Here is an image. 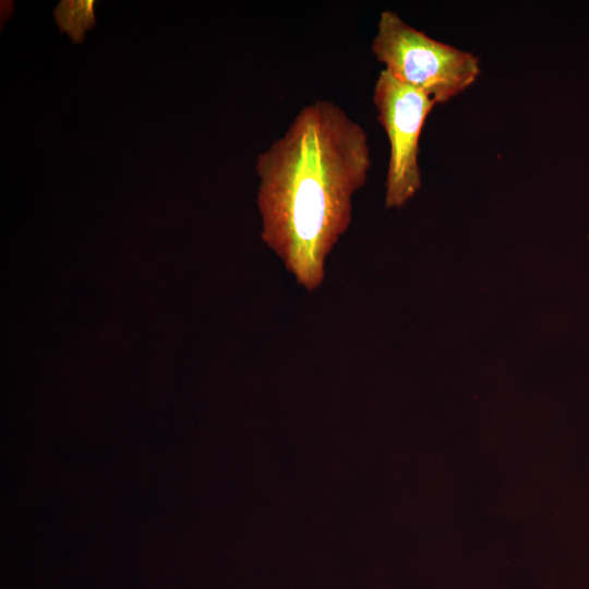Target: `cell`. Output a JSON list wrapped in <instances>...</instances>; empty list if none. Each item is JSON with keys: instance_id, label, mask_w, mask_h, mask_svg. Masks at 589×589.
<instances>
[{"instance_id": "obj_3", "label": "cell", "mask_w": 589, "mask_h": 589, "mask_svg": "<svg viewBox=\"0 0 589 589\" xmlns=\"http://www.w3.org/2000/svg\"><path fill=\"white\" fill-rule=\"evenodd\" d=\"M373 103L389 143L385 206L401 207L421 187L419 140L435 101L382 69L374 84Z\"/></svg>"}, {"instance_id": "obj_4", "label": "cell", "mask_w": 589, "mask_h": 589, "mask_svg": "<svg viewBox=\"0 0 589 589\" xmlns=\"http://www.w3.org/2000/svg\"><path fill=\"white\" fill-rule=\"evenodd\" d=\"M56 19L74 41H81L85 29L95 24L94 1H62L56 9Z\"/></svg>"}, {"instance_id": "obj_1", "label": "cell", "mask_w": 589, "mask_h": 589, "mask_svg": "<svg viewBox=\"0 0 589 589\" xmlns=\"http://www.w3.org/2000/svg\"><path fill=\"white\" fill-rule=\"evenodd\" d=\"M371 166L364 129L337 104L302 107L256 160L261 237L298 285L325 277L328 255L352 218V196Z\"/></svg>"}, {"instance_id": "obj_2", "label": "cell", "mask_w": 589, "mask_h": 589, "mask_svg": "<svg viewBox=\"0 0 589 589\" xmlns=\"http://www.w3.org/2000/svg\"><path fill=\"white\" fill-rule=\"evenodd\" d=\"M371 51L398 81L445 103L480 74L471 52L438 41L405 22L396 12L381 13Z\"/></svg>"}]
</instances>
